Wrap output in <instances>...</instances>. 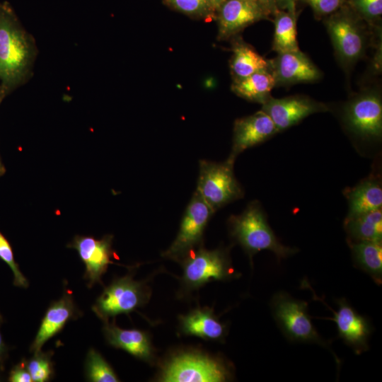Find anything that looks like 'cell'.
Segmentation results:
<instances>
[{
  "label": "cell",
  "mask_w": 382,
  "mask_h": 382,
  "mask_svg": "<svg viewBox=\"0 0 382 382\" xmlns=\"http://www.w3.org/2000/svg\"><path fill=\"white\" fill-rule=\"evenodd\" d=\"M103 332L107 342L112 347L122 349L144 361H150L153 350L146 332L137 330H124L114 323L105 322Z\"/></svg>",
  "instance_id": "cell-19"
},
{
  "label": "cell",
  "mask_w": 382,
  "mask_h": 382,
  "mask_svg": "<svg viewBox=\"0 0 382 382\" xmlns=\"http://www.w3.org/2000/svg\"><path fill=\"white\" fill-rule=\"evenodd\" d=\"M270 307L277 325L289 341L316 343L330 349L329 343L311 322L307 302L279 291L272 296Z\"/></svg>",
  "instance_id": "cell-3"
},
{
  "label": "cell",
  "mask_w": 382,
  "mask_h": 382,
  "mask_svg": "<svg viewBox=\"0 0 382 382\" xmlns=\"http://www.w3.org/2000/svg\"><path fill=\"white\" fill-rule=\"evenodd\" d=\"M231 237L241 245L252 261L253 256L261 250H270L278 261L297 252L278 240L269 226L266 216L258 202H250L240 215L228 219Z\"/></svg>",
  "instance_id": "cell-2"
},
{
  "label": "cell",
  "mask_w": 382,
  "mask_h": 382,
  "mask_svg": "<svg viewBox=\"0 0 382 382\" xmlns=\"http://www.w3.org/2000/svg\"><path fill=\"white\" fill-rule=\"evenodd\" d=\"M316 13L328 15L336 11L342 5V0H306Z\"/></svg>",
  "instance_id": "cell-31"
},
{
  "label": "cell",
  "mask_w": 382,
  "mask_h": 382,
  "mask_svg": "<svg viewBox=\"0 0 382 382\" xmlns=\"http://www.w3.org/2000/svg\"><path fill=\"white\" fill-rule=\"evenodd\" d=\"M147 300L145 286L126 276L115 279L105 287L92 309L100 319L105 322L110 317L121 313L128 314Z\"/></svg>",
  "instance_id": "cell-7"
},
{
  "label": "cell",
  "mask_w": 382,
  "mask_h": 382,
  "mask_svg": "<svg viewBox=\"0 0 382 382\" xmlns=\"http://www.w3.org/2000/svg\"><path fill=\"white\" fill-rule=\"evenodd\" d=\"M1 376H0V381H1Z\"/></svg>",
  "instance_id": "cell-40"
},
{
  "label": "cell",
  "mask_w": 382,
  "mask_h": 382,
  "mask_svg": "<svg viewBox=\"0 0 382 382\" xmlns=\"http://www.w3.org/2000/svg\"><path fill=\"white\" fill-rule=\"evenodd\" d=\"M355 265L366 272L378 284L382 282L381 241H364L348 243Z\"/></svg>",
  "instance_id": "cell-22"
},
{
  "label": "cell",
  "mask_w": 382,
  "mask_h": 382,
  "mask_svg": "<svg viewBox=\"0 0 382 382\" xmlns=\"http://www.w3.org/2000/svg\"><path fill=\"white\" fill-rule=\"evenodd\" d=\"M245 1H250L257 2V0H245Z\"/></svg>",
  "instance_id": "cell-39"
},
{
  "label": "cell",
  "mask_w": 382,
  "mask_h": 382,
  "mask_svg": "<svg viewBox=\"0 0 382 382\" xmlns=\"http://www.w3.org/2000/svg\"><path fill=\"white\" fill-rule=\"evenodd\" d=\"M257 3L260 5H262L264 6H270L272 1V0H257Z\"/></svg>",
  "instance_id": "cell-35"
},
{
  "label": "cell",
  "mask_w": 382,
  "mask_h": 382,
  "mask_svg": "<svg viewBox=\"0 0 382 382\" xmlns=\"http://www.w3.org/2000/svg\"><path fill=\"white\" fill-rule=\"evenodd\" d=\"M4 98V97L3 96V94L0 88V103L3 100Z\"/></svg>",
  "instance_id": "cell-37"
},
{
  "label": "cell",
  "mask_w": 382,
  "mask_h": 382,
  "mask_svg": "<svg viewBox=\"0 0 382 382\" xmlns=\"http://www.w3.org/2000/svg\"><path fill=\"white\" fill-rule=\"evenodd\" d=\"M279 132L271 118L262 110L234 122L232 149L227 161L234 163L245 149L260 144Z\"/></svg>",
  "instance_id": "cell-13"
},
{
  "label": "cell",
  "mask_w": 382,
  "mask_h": 382,
  "mask_svg": "<svg viewBox=\"0 0 382 382\" xmlns=\"http://www.w3.org/2000/svg\"><path fill=\"white\" fill-rule=\"evenodd\" d=\"M328 31L340 59L352 63L363 54L365 39L359 25L345 16L332 17L327 23Z\"/></svg>",
  "instance_id": "cell-14"
},
{
  "label": "cell",
  "mask_w": 382,
  "mask_h": 382,
  "mask_svg": "<svg viewBox=\"0 0 382 382\" xmlns=\"http://www.w3.org/2000/svg\"><path fill=\"white\" fill-rule=\"evenodd\" d=\"M37 54L33 37L8 4H0V88L5 98L31 75Z\"/></svg>",
  "instance_id": "cell-1"
},
{
  "label": "cell",
  "mask_w": 382,
  "mask_h": 382,
  "mask_svg": "<svg viewBox=\"0 0 382 382\" xmlns=\"http://www.w3.org/2000/svg\"><path fill=\"white\" fill-rule=\"evenodd\" d=\"M85 372L88 381L93 382H117L119 379L110 364L94 349L88 352Z\"/></svg>",
  "instance_id": "cell-26"
},
{
  "label": "cell",
  "mask_w": 382,
  "mask_h": 382,
  "mask_svg": "<svg viewBox=\"0 0 382 382\" xmlns=\"http://www.w3.org/2000/svg\"><path fill=\"white\" fill-rule=\"evenodd\" d=\"M112 236H105L100 240L91 236H76L67 245L75 249L86 266L84 278L88 286L101 283V277L112 263Z\"/></svg>",
  "instance_id": "cell-11"
},
{
  "label": "cell",
  "mask_w": 382,
  "mask_h": 382,
  "mask_svg": "<svg viewBox=\"0 0 382 382\" xmlns=\"http://www.w3.org/2000/svg\"><path fill=\"white\" fill-rule=\"evenodd\" d=\"M345 122L352 132L366 139L382 134V102L378 94L368 93L350 101L345 110Z\"/></svg>",
  "instance_id": "cell-10"
},
{
  "label": "cell",
  "mask_w": 382,
  "mask_h": 382,
  "mask_svg": "<svg viewBox=\"0 0 382 382\" xmlns=\"http://www.w3.org/2000/svg\"><path fill=\"white\" fill-rule=\"evenodd\" d=\"M230 67L234 81H238L256 71L270 68V62L248 45L237 41L233 46Z\"/></svg>",
  "instance_id": "cell-23"
},
{
  "label": "cell",
  "mask_w": 382,
  "mask_h": 382,
  "mask_svg": "<svg viewBox=\"0 0 382 382\" xmlns=\"http://www.w3.org/2000/svg\"><path fill=\"white\" fill-rule=\"evenodd\" d=\"M8 381L11 382L33 381L24 359L12 368L9 373Z\"/></svg>",
  "instance_id": "cell-32"
},
{
  "label": "cell",
  "mask_w": 382,
  "mask_h": 382,
  "mask_svg": "<svg viewBox=\"0 0 382 382\" xmlns=\"http://www.w3.org/2000/svg\"><path fill=\"white\" fill-rule=\"evenodd\" d=\"M273 50L278 54L299 50L294 12L280 11L274 19Z\"/></svg>",
  "instance_id": "cell-25"
},
{
  "label": "cell",
  "mask_w": 382,
  "mask_h": 382,
  "mask_svg": "<svg viewBox=\"0 0 382 382\" xmlns=\"http://www.w3.org/2000/svg\"><path fill=\"white\" fill-rule=\"evenodd\" d=\"M5 171H6V169L1 161V158L0 156V177L4 174Z\"/></svg>",
  "instance_id": "cell-36"
},
{
  "label": "cell",
  "mask_w": 382,
  "mask_h": 382,
  "mask_svg": "<svg viewBox=\"0 0 382 382\" xmlns=\"http://www.w3.org/2000/svg\"><path fill=\"white\" fill-rule=\"evenodd\" d=\"M282 1H287V2H292V1H294V0H282Z\"/></svg>",
  "instance_id": "cell-38"
},
{
  "label": "cell",
  "mask_w": 382,
  "mask_h": 382,
  "mask_svg": "<svg viewBox=\"0 0 382 382\" xmlns=\"http://www.w3.org/2000/svg\"><path fill=\"white\" fill-rule=\"evenodd\" d=\"M214 213L195 191L186 208L175 239L163 255L180 259L194 250L201 243L204 228Z\"/></svg>",
  "instance_id": "cell-8"
},
{
  "label": "cell",
  "mask_w": 382,
  "mask_h": 382,
  "mask_svg": "<svg viewBox=\"0 0 382 382\" xmlns=\"http://www.w3.org/2000/svg\"><path fill=\"white\" fill-rule=\"evenodd\" d=\"M180 328L185 335H195L205 340H222L226 327L209 308L196 309L180 316Z\"/></svg>",
  "instance_id": "cell-20"
},
{
  "label": "cell",
  "mask_w": 382,
  "mask_h": 382,
  "mask_svg": "<svg viewBox=\"0 0 382 382\" xmlns=\"http://www.w3.org/2000/svg\"><path fill=\"white\" fill-rule=\"evenodd\" d=\"M218 38L227 39L262 18V8L257 2L226 0L220 6Z\"/></svg>",
  "instance_id": "cell-15"
},
{
  "label": "cell",
  "mask_w": 382,
  "mask_h": 382,
  "mask_svg": "<svg viewBox=\"0 0 382 382\" xmlns=\"http://www.w3.org/2000/svg\"><path fill=\"white\" fill-rule=\"evenodd\" d=\"M3 321L2 317L0 315V326ZM8 355V347L4 343L3 337L0 332V370H4V361L6 359Z\"/></svg>",
  "instance_id": "cell-33"
},
{
  "label": "cell",
  "mask_w": 382,
  "mask_h": 382,
  "mask_svg": "<svg viewBox=\"0 0 382 382\" xmlns=\"http://www.w3.org/2000/svg\"><path fill=\"white\" fill-rule=\"evenodd\" d=\"M328 110L325 105L302 96L283 98L270 97L262 104V108L279 132L297 124L310 115Z\"/></svg>",
  "instance_id": "cell-12"
},
{
  "label": "cell",
  "mask_w": 382,
  "mask_h": 382,
  "mask_svg": "<svg viewBox=\"0 0 382 382\" xmlns=\"http://www.w3.org/2000/svg\"><path fill=\"white\" fill-rule=\"evenodd\" d=\"M348 243L382 241V211L376 209L357 217L345 219Z\"/></svg>",
  "instance_id": "cell-24"
},
{
  "label": "cell",
  "mask_w": 382,
  "mask_h": 382,
  "mask_svg": "<svg viewBox=\"0 0 382 382\" xmlns=\"http://www.w3.org/2000/svg\"><path fill=\"white\" fill-rule=\"evenodd\" d=\"M233 164L226 161L216 163L199 161L196 192L215 212L218 209L243 196V189L235 178Z\"/></svg>",
  "instance_id": "cell-4"
},
{
  "label": "cell",
  "mask_w": 382,
  "mask_h": 382,
  "mask_svg": "<svg viewBox=\"0 0 382 382\" xmlns=\"http://www.w3.org/2000/svg\"><path fill=\"white\" fill-rule=\"evenodd\" d=\"M355 4L367 18H378L382 14V0H355Z\"/></svg>",
  "instance_id": "cell-30"
},
{
  "label": "cell",
  "mask_w": 382,
  "mask_h": 382,
  "mask_svg": "<svg viewBox=\"0 0 382 382\" xmlns=\"http://www.w3.org/2000/svg\"><path fill=\"white\" fill-rule=\"evenodd\" d=\"M313 292V298L323 303L333 313L332 318L327 319L335 322L338 336L350 347L356 354L369 349V340L372 332V326L367 318L360 315L349 304L345 299L336 301L338 309L333 311L323 299Z\"/></svg>",
  "instance_id": "cell-9"
},
{
  "label": "cell",
  "mask_w": 382,
  "mask_h": 382,
  "mask_svg": "<svg viewBox=\"0 0 382 382\" xmlns=\"http://www.w3.org/2000/svg\"><path fill=\"white\" fill-rule=\"evenodd\" d=\"M174 8L189 15L203 16L212 9L207 0H166Z\"/></svg>",
  "instance_id": "cell-29"
},
{
  "label": "cell",
  "mask_w": 382,
  "mask_h": 382,
  "mask_svg": "<svg viewBox=\"0 0 382 382\" xmlns=\"http://www.w3.org/2000/svg\"><path fill=\"white\" fill-rule=\"evenodd\" d=\"M0 259L6 262L11 268L13 274V285L27 288L28 282L19 269L18 265L16 262L12 248L8 241L0 232Z\"/></svg>",
  "instance_id": "cell-28"
},
{
  "label": "cell",
  "mask_w": 382,
  "mask_h": 382,
  "mask_svg": "<svg viewBox=\"0 0 382 382\" xmlns=\"http://www.w3.org/2000/svg\"><path fill=\"white\" fill-rule=\"evenodd\" d=\"M231 376L223 361L198 353H183L173 357L163 367L164 382H221Z\"/></svg>",
  "instance_id": "cell-5"
},
{
  "label": "cell",
  "mask_w": 382,
  "mask_h": 382,
  "mask_svg": "<svg viewBox=\"0 0 382 382\" xmlns=\"http://www.w3.org/2000/svg\"><path fill=\"white\" fill-rule=\"evenodd\" d=\"M183 259V279L190 288H198L208 282L236 276L228 254L223 249L207 250L200 247Z\"/></svg>",
  "instance_id": "cell-6"
},
{
  "label": "cell",
  "mask_w": 382,
  "mask_h": 382,
  "mask_svg": "<svg viewBox=\"0 0 382 382\" xmlns=\"http://www.w3.org/2000/svg\"><path fill=\"white\" fill-rule=\"evenodd\" d=\"M79 312L71 294L65 291L46 311L30 351L33 353L40 351L44 344L60 332L69 320L78 316Z\"/></svg>",
  "instance_id": "cell-17"
},
{
  "label": "cell",
  "mask_w": 382,
  "mask_h": 382,
  "mask_svg": "<svg viewBox=\"0 0 382 382\" xmlns=\"http://www.w3.org/2000/svg\"><path fill=\"white\" fill-rule=\"evenodd\" d=\"M212 9L219 8L225 0H207Z\"/></svg>",
  "instance_id": "cell-34"
},
{
  "label": "cell",
  "mask_w": 382,
  "mask_h": 382,
  "mask_svg": "<svg viewBox=\"0 0 382 382\" xmlns=\"http://www.w3.org/2000/svg\"><path fill=\"white\" fill-rule=\"evenodd\" d=\"M277 85L271 67L256 71L243 79L234 81L231 90L248 100L263 104Z\"/></svg>",
  "instance_id": "cell-21"
},
{
  "label": "cell",
  "mask_w": 382,
  "mask_h": 382,
  "mask_svg": "<svg viewBox=\"0 0 382 382\" xmlns=\"http://www.w3.org/2000/svg\"><path fill=\"white\" fill-rule=\"evenodd\" d=\"M270 67L277 84L311 82L321 77L319 69L299 50L278 54Z\"/></svg>",
  "instance_id": "cell-16"
},
{
  "label": "cell",
  "mask_w": 382,
  "mask_h": 382,
  "mask_svg": "<svg viewBox=\"0 0 382 382\" xmlns=\"http://www.w3.org/2000/svg\"><path fill=\"white\" fill-rule=\"evenodd\" d=\"M33 354L34 356L30 359L25 360L33 381H50L54 375L53 363L51 360L52 352H43L40 350Z\"/></svg>",
  "instance_id": "cell-27"
},
{
  "label": "cell",
  "mask_w": 382,
  "mask_h": 382,
  "mask_svg": "<svg viewBox=\"0 0 382 382\" xmlns=\"http://www.w3.org/2000/svg\"><path fill=\"white\" fill-rule=\"evenodd\" d=\"M345 192L349 205L345 219L381 209L382 186L381 180L376 176H369Z\"/></svg>",
  "instance_id": "cell-18"
}]
</instances>
